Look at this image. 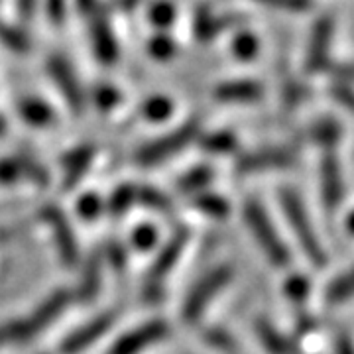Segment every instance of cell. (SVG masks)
Wrapping results in <instances>:
<instances>
[{
	"label": "cell",
	"instance_id": "obj_1",
	"mask_svg": "<svg viewBox=\"0 0 354 354\" xmlns=\"http://www.w3.org/2000/svg\"><path fill=\"white\" fill-rule=\"evenodd\" d=\"M279 199H281L283 213L288 216L291 228L295 230L297 241L304 246V250L305 254L309 256V260L315 266L325 264V262H327L325 250H323L321 242L317 239L315 228L311 227V223H309V216L305 213V207L304 203H301V199L290 189L281 191V197H279Z\"/></svg>",
	"mask_w": 354,
	"mask_h": 354
},
{
	"label": "cell",
	"instance_id": "obj_2",
	"mask_svg": "<svg viewBox=\"0 0 354 354\" xmlns=\"http://www.w3.org/2000/svg\"><path fill=\"white\" fill-rule=\"evenodd\" d=\"M197 132H199V122L189 120L183 127L176 128L174 132H169L162 138L153 140L152 144H146L144 148H140L136 160L144 165L160 164V162L167 160L169 156L183 150L185 146H189V142L197 138Z\"/></svg>",
	"mask_w": 354,
	"mask_h": 354
},
{
	"label": "cell",
	"instance_id": "obj_3",
	"mask_svg": "<svg viewBox=\"0 0 354 354\" xmlns=\"http://www.w3.org/2000/svg\"><path fill=\"white\" fill-rule=\"evenodd\" d=\"M246 221L250 232L254 234V239L258 241V244L262 246V250L266 256L278 266L288 264V250L283 246V242L279 241L278 232L272 225L270 216L266 215L264 209L258 203H248L246 205Z\"/></svg>",
	"mask_w": 354,
	"mask_h": 354
},
{
	"label": "cell",
	"instance_id": "obj_4",
	"mask_svg": "<svg viewBox=\"0 0 354 354\" xmlns=\"http://www.w3.org/2000/svg\"><path fill=\"white\" fill-rule=\"evenodd\" d=\"M228 279H230V268H227V266H221V268L213 270L211 274H207L197 283V288L189 293L187 301L183 305V317L187 321H195L197 317H201L205 307L211 304V299L227 286Z\"/></svg>",
	"mask_w": 354,
	"mask_h": 354
},
{
	"label": "cell",
	"instance_id": "obj_5",
	"mask_svg": "<svg viewBox=\"0 0 354 354\" xmlns=\"http://www.w3.org/2000/svg\"><path fill=\"white\" fill-rule=\"evenodd\" d=\"M69 304V293L67 291H57L53 293L48 301H44L41 307H38L28 319H20V333H22V341L38 335L44 327H48L53 319H57L59 313L64 311Z\"/></svg>",
	"mask_w": 354,
	"mask_h": 354
},
{
	"label": "cell",
	"instance_id": "obj_6",
	"mask_svg": "<svg viewBox=\"0 0 354 354\" xmlns=\"http://www.w3.org/2000/svg\"><path fill=\"white\" fill-rule=\"evenodd\" d=\"M165 335H167V325H164L162 321H152V323L124 335L111 348L109 354H140L153 342L162 341Z\"/></svg>",
	"mask_w": 354,
	"mask_h": 354
},
{
	"label": "cell",
	"instance_id": "obj_7",
	"mask_svg": "<svg viewBox=\"0 0 354 354\" xmlns=\"http://www.w3.org/2000/svg\"><path fill=\"white\" fill-rule=\"evenodd\" d=\"M113 323H114L113 313H104V315L93 319L88 325L81 327V329L77 330V333H73L71 337H67V339H65V342L62 344V353L77 354V353H81V351H85V348H88V346L93 344V342L99 341L102 335L113 327Z\"/></svg>",
	"mask_w": 354,
	"mask_h": 354
},
{
	"label": "cell",
	"instance_id": "obj_8",
	"mask_svg": "<svg viewBox=\"0 0 354 354\" xmlns=\"http://www.w3.org/2000/svg\"><path fill=\"white\" fill-rule=\"evenodd\" d=\"M50 73L51 77H53V81L57 83L59 91L64 93L67 104H69L75 113H79V111L83 109V95H81V88H79V83H77L71 67L67 65V62H65L64 57H51Z\"/></svg>",
	"mask_w": 354,
	"mask_h": 354
},
{
	"label": "cell",
	"instance_id": "obj_9",
	"mask_svg": "<svg viewBox=\"0 0 354 354\" xmlns=\"http://www.w3.org/2000/svg\"><path fill=\"white\" fill-rule=\"evenodd\" d=\"M330 36H333V20L330 18H323L319 20V24L313 30V38H311V48H309V55H307V67L309 69H321L327 55H329V44Z\"/></svg>",
	"mask_w": 354,
	"mask_h": 354
},
{
	"label": "cell",
	"instance_id": "obj_10",
	"mask_svg": "<svg viewBox=\"0 0 354 354\" xmlns=\"http://www.w3.org/2000/svg\"><path fill=\"white\" fill-rule=\"evenodd\" d=\"M185 241H187L185 234H177L176 239L165 246L164 252L156 258V262H153L152 266V272H150L152 286H158V283L171 272V268L176 266L177 258H179V254H181L183 246H185Z\"/></svg>",
	"mask_w": 354,
	"mask_h": 354
},
{
	"label": "cell",
	"instance_id": "obj_11",
	"mask_svg": "<svg viewBox=\"0 0 354 354\" xmlns=\"http://www.w3.org/2000/svg\"><path fill=\"white\" fill-rule=\"evenodd\" d=\"M262 95V87L256 81H230L216 88V97L221 101H254Z\"/></svg>",
	"mask_w": 354,
	"mask_h": 354
},
{
	"label": "cell",
	"instance_id": "obj_12",
	"mask_svg": "<svg viewBox=\"0 0 354 354\" xmlns=\"http://www.w3.org/2000/svg\"><path fill=\"white\" fill-rule=\"evenodd\" d=\"M93 44H95L97 55L104 64H113L116 59V39H114L111 26L106 24V20H102V18L93 26Z\"/></svg>",
	"mask_w": 354,
	"mask_h": 354
},
{
	"label": "cell",
	"instance_id": "obj_13",
	"mask_svg": "<svg viewBox=\"0 0 354 354\" xmlns=\"http://www.w3.org/2000/svg\"><path fill=\"white\" fill-rule=\"evenodd\" d=\"M291 162H293V153L276 150V152L256 153L252 158L244 160L241 164V169H244V171H258V169H266V167H281V165H288Z\"/></svg>",
	"mask_w": 354,
	"mask_h": 354
},
{
	"label": "cell",
	"instance_id": "obj_14",
	"mask_svg": "<svg viewBox=\"0 0 354 354\" xmlns=\"http://www.w3.org/2000/svg\"><path fill=\"white\" fill-rule=\"evenodd\" d=\"M323 195L329 207H335V203L341 199V174L335 160L323 165Z\"/></svg>",
	"mask_w": 354,
	"mask_h": 354
},
{
	"label": "cell",
	"instance_id": "obj_15",
	"mask_svg": "<svg viewBox=\"0 0 354 354\" xmlns=\"http://www.w3.org/2000/svg\"><path fill=\"white\" fill-rule=\"evenodd\" d=\"M51 225L55 228V234H57V241H59V250H62V256H64L67 262H73L77 256L75 242H73V232L69 230L65 218L62 216L51 215Z\"/></svg>",
	"mask_w": 354,
	"mask_h": 354
},
{
	"label": "cell",
	"instance_id": "obj_16",
	"mask_svg": "<svg viewBox=\"0 0 354 354\" xmlns=\"http://www.w3.org/2000/svg\"><path fill=\"white\" fill-rule=\"evenodd\" d=\"M71 160L67 162V176H65V185H75L77 181L81 179L83 171L87 169L91 160H93V150L91 148H81L77 150L73 156H69Z\"/></svg>",
	"mask_w": 354,
	"mask_h": 354
},
{
	"label": "cell",
	"instance_id": "obj_17",
	"mask_svg": "<svg viewBox=\"0 0 354 354\" xmlns=\"http://www.w3.org/2000/svg\"><path fill=\"white\" fill-rule=\"evenodd\" d=\"M0 41L16 51L28 50V39H26L24 34L18 32L12 26H6L4 22H0Z\"/></svg>",
	"mask_w": 354,
	"mask_h": 354
},
{
	"label": "cell",
	"instance_id": "obj_18",
	"mask_svg": "<svg viewBox=\"0 0 354 354\" xmlns=\"http://www.w3.org/2000/svg\"><path fill=\"white\" fill-rule=\"evenodd\" d=\"M174 6L167 4V2H158L153 4L152 10H150V20H152L156 26H167L174 22Z\"/></svg>",
	"mask_w": 354,
	"mask_h": 354
},
{
	"label": "cell",
	"instance_id": "obj_19",
	"mask_svg": "<svg viewBox=\"0 0 354 354\" xmlns=\"http://www.w3.org/2000/svg\"><path fill=\"white\" fill-rule=\"evenodd\" d=\"M258 2H264V4H270V6H278V8H286V10H307L311 6L309 0H258Z\"/></svg>",
	"mask_w": 354,
	"mask_h": 354
},
{
	"label": "cell",
	"instance_id": "obj_20",
	"mask_svg": "<svg viewBox=\"0 0 354 354\" xmlns=\"http://www.w3.org/2000/svg\"><path fill=\"white\" fill-rule=\"evenodd\" d=\"M150 48H152L153 55L167 57V55L174 51V41L167 38V36H160V38H156L152 44H150Z\"/></svg>",
	"mask_w": 354,
	"mask_h": 354
},
{
	"label": "cell",
	"instance_id": "obj_21",
	"mask_svg": "<svg viewBox=\"0 0 354 354\" xmlns=\"http://www.w3.org/2000/svg\"><path fill=\"white\" fill-rule=\"evenodd\" d=\"M234 48H236V51L241 53L242 57H250L256 51V39L252 36H248V34H242L241 38L234 41Z\"/></svg>",
	"mask_w": 354,
	"mask_h": 354
},
{
	"label": "cell",
	"instance_id": "obj_22",
	"mask_svg": "<svg viewBox=\"0 0 354 354\" xmlns=\"http://www.w3.org/2000/svg\"><path fill=\"white\" fill-rule=\"evenodd\" d=\"M146 111H148L150 116H165V114L169 113V104L165 101H150L148 106H146Z\"/></svg>",
	"mask_w": 354,
	"mask_h": 354
},
{
	"label": "cell",
	"instance_id": "obj_23",
	"mask_svg": "<svg viewBox=\"0 0 354 354\" xmlns=\"http://www.w3.org/2000/svg\"><path fill=\"white\" fill-rule=\"evenodd\" d=\"M32 4H34V0H20V6H22V10H26V14H30Z\"/></svg>",
	"mask_w": 354,
	"mask_h": 354
},
{
	"label": "cell",
	"instance_id": "obj_24",
	"mask_svg": "<svg viewBox=\"0 0 354 354\" xmlns=\"http://www.w3.org/2000/svg\"><path fill=\"white\" fill-rule=\"evenodd\" d=\"M93 4H95V0H79V6H81L83 10H91Z\"/></svg>",
	"mask_w": 354,
	"mask_h": 354
}]
</instances>
